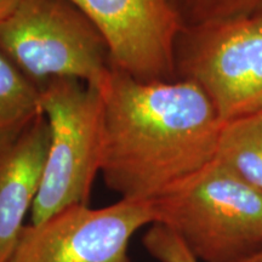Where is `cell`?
Returning a JSON list of instances; mask_svg holds the SVG:
<instances>
[{
  "instance_id": "1",
  "label": "cell",
  "mask_w": 262,
  "mask_h": 262,
  "mask_svg": "<svg viewBox=\"0 0 262 262\" xmlns=\"http://www.w3.org/2000/svg\"><path fill=\"white\" fill-rule=\"evenodd\" d=\"M107 187L152 202L216 158L224 122L191 80L140 81L112 66L101 89Z\"/></svg>"
},
{
  "instance_id": "2",
  "label": "cell",
  "mask_w": 262,
  "mask_h": 262,
  "mask_svg": "<svg viewBox=\"0 0 262 262\" xmlns=\"http://www.w3.org/2000/svg\"><path fill=\"white\" fill-rule=\"evenodd\" d=\"M156 224L203 262H244L262 250V193L212 160L152 201Z\"/></svg>"
},
{
  "instance_id": "3",
  "label": "cell",
  "mask_w": 262,
  "mask_h": 262,
  "mask_svg": "<svg viewBox=\"0 0 262 262\" xmlns=\"http://www.w3.org/2000/svg\"><path fill=\"white\" fill-rule=\"evenodd\" d=\"M40 103L50 142L41 186L31 210L32 225L71 205H89L103 153L101 89L74 78H55L40 85Z\"/></svg>"
},
{
  "instance_id": "4",
  "label": "cell",
  "mask_w": 262,
  "mask_h": 262,
  "mask_svg": "<svg viewBox=\"0 0 262 262\" xmlns=\"http://www.w3.org/2000/svg\"><path fill=\"white\" fill-rule=\"evenodd\" d=\"M0 51L39 86L74 78L102 89L112 70L103 37L70 0H22L0 26Z\"/></svg>"
},
{
  "instance_id": "5",
  "label": "cell",
  "mask_w": 262,
  "mask_h": 262,
  "mask_svg": "<svg viewBox=\"0 0 262 262\" xmlns=\"http://www.w3.org/2000/svg\"><path fill=\"white\" fill-rule=\"evenodd\" d=\"M176 77L208 95L225 123L262 111V11L183 28Z\"/></svg>"
},
{
  "instance_id": "6",
  "label": "cell",
  "mask_w": 262,
  "mask_h": 262,
  "mask_svg": "<svg viewBox=\"0 0 262 262\" xmlns=\"http://www.w3.org/2000/svg\"><path fill=\"white\" fill-rule=\"evenodd\" d=\"M156 224L152 202L120 199L104 208L71 205L26 225L6 262H133L129 243Z\"/></svg>"
},
{
  "instance_id": "7",
  "label": "cell",
  "mask_w": 262,
  "mask_h": 262,
  "mask_svg": "<svg viewBox=\"0 0 262 262\" xmlns=\"http://www.w3.org/2000/svg\"><path fill=\"white\" fill-rule=\"evenodd\" d=\"M93 22L111 64L140 81H172L183 26L169 0H70Z\"/></svg>"
},
{
  "instance_id": "8",
  "label": "cell",
  "mask_w": 262,
  "mask_h": 262,
  "mask_svg": "<svg viewBox=\"0 0 262 262\" xmlns=\"http://www.w3.org/2000/svg\"><path fill=\"white\" fill-rule=\"evenodd\" d=\"M49 142V124L41 114L0 155V262L11 256L40 189Z\"/></svg>"
},
{
  "instance_id": "9",
  "label": "cell",
  "mask_w": 262,
  "mask_h": 262,
  "mask_svg": "<svg viewBox=\"0 0 262 262\" xmlns=\"http://www.w3.org/2000/svg\"><path fill=\"white\" fill-rule=\"evenodd\" d=\"M41 114L40 86L0 51V155Z\"/></svg>"
},
{
  "instance_id": "10",
  "label": "cell",
  "mask_w": 262,
  "mask_h": 262,
  "mask_svg": "<svg viewBox=\"0 0 262 262\" xmlns=\"http://www.w3.org/2000/svg\"><path fill=\"white\" fill-rule=\"evenodd\" d=\"M216 160L262 193V119L250 116L224 124Z\"/></svg>"
},
{
  "instance_id": "11",
  "label": "cell",
  "mask_w": 262,
  "mask_h": 262,
  "mask_svg": "<svg viewBox=\"0 0 262 262\" xmlns=\"http://www.w3.org/2000/svg\"><path fill=\"white\" fill-rule=\"evenodd\" d=\"M183 28L262 11V0H169Z\"/></svg>"
},
{
  "instance_id": "12",
  "label": "cell",
  "mask_w": 262,
  "mask_h": 262,
  "mask_svg": "<svg viewBox=\"0 0 262 262\" xmlns=\"http://www.w3.org/2000/svg\"><path fill=\"white\" fill-rule=\"evenodd\" d=\"M142 244L159 262H199L181 239L164 225L153 224L143 235Z\"/></svg>"
},
{
  "instance_id": "13",
  "label": "cell",
  "mask_w": 262,
  "mask_h": 262,
  "mask_svg": "<svg viewBox=\"0 0 262 262\" xmlns=\"http://www.w3.org/2000/svg\"><path fill=\"white\" fill-rule=\"evenodd\" d=\"M21 2L22 0H0V26L14 14Z\"/></svg>"
},
{
  "instance_id": "14",
  "label": "cell",
  "mask_w": 262,
  "mask_h": 262,
  "mask_svg": "<svg viewBox=\"0 0 262 262\" xmlns=\"http://www.w3.org/2000/svg\"><path fill=\"white\" fill-rule=\"evenodd\" d=\"M244 262H262V250L258 251L256 255H254L253 257L248 258V260Z\"/></svg>"
},
{
  "instance_id": "15",
  "label": "cell",
  "mask_w": 262,
  "mask_h": 262,
  "mask_svg": "<svg viewBox=\"0 0 262 262\" xmlns=\"http://www.w3.org/2000/svg\"><path fill=\"white\" fill-rule=\"evenodd\" d=\"M255 116H257V117H260L261 118V119H262V111H261V112H258L257 114H255Z\"/></svg>"
}]
</instances>
